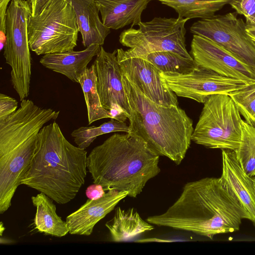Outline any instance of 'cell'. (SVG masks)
Listing matches in <instances>:
<instances>
[{"label": "cell", "mask_w": 255, "mask_h": 255, "mask_svg": "<svg viewBox=\"0 0 255 255\" xmlns=\"http://www.w3.org/2000/svg\"><path fill=\"white\" fill-rule=\"evenodd\" d=\"M242 121L228 94L212 95L204 103L191 140L207 148L235 151L241 141Z\"/></svg>", "instance_id": "8992f818"}, {"label": "cell", "mask_w": 255, "mask_h": 255, "mask_svg": "<svg viewBox=\"0 0 255 255\" xmlns=\"http://www.w3.org/2000/svg\"><path fill=\"white\" fill-rule=\"evenodd\" d=\"M124 51L118 49L117 53L122 74L150 100L160 105L178 106L177 96L164 81L161 72L147 60L128 57Z\"/></svg>", "instance_id": "8fae6325"}, {"label": "cell", "mask_w": 255, "mask_h": 255, "mask_svg": "<svg viewBox=\"0 0 255 255\" xmlns=\"http://www.w3.org/2000/svg\"><path fill=\"white\" fill-rule=\"evenodd\" d=\"M237 158L244 172L255 176V127L242 121V135L239 147L235 151Z\"/></svg>", "instance_id": "d4e9b609"}, {"label": "cell", "mask_w": 255, "mask_h": 255, "mask_svg": "<svg viewBox=\"0 0 255 255\" xmlns=\"http://www.w3.org/2000/svg\"><path fill=\"white\" fill-rule=\"evenodd\" d=\"M229 4L245 17L246 24H255V0H232Z\"/></svg>", "instance_id": "4316f807"}, {"label": "cell", "mask_w": 255, "mask_h": 255, "mask_svg": "<svg viewBox=\"0 0 255 255\" xmlns=\"http://www.w3.org/2000/svg\"><path fill=\"white\" fill-rule=\"evenodd\" d=\"M117 50L106 51L101 46L94 61L97 87L103 108L109 111L116 104L128 114L129 108L122 82V72L117 57ZM128 117V118H129Z\"/></svg>", "instance_id": "4fadbf2b"}, {"label": "cell", "mask_w": 255, "mask_h": 255, "mask_svg": "<svg viewBox=\"0 0 255 255\" xmlns=\"http://www.w3.org/2000/svg\"><path fill=\"white\" fill-rule=\"evenodd\" d=\"M129 130V126L126 123L111 119L110 121L104 123L98 127H81L74 130L71 135L77 146L86 149L98 136L117 131L128 133Z\"/></svg>", "instance_id": "cb8c5ba5"}, {"label": "cell", "mask_w": 255, "mask_h": 255, "mask_svg": "<svg viewBox=\"0 0 255 255\" xmlns=\"http://www.w3.org/2000/svg\"><path fill=\"white\" fill-rule=\"evenodd\" d=\"M102 185L94 183L87 188L86 195L88 199L96 200L103 197L106 193Z\"/></svg>", "instance_id": "f546056e"}, {"label": "cell", "mask_w": 255, "mask_h": 255, "mask_svg": "<svg viewBox=\"0 0 255 255\" xmlns=\"http://www.w3.org/2000/svg\"><path fill=\"white\" fill-rule=\"evenodd\" d=\"M178 13V17L188 19L213 17L216 13L232 0H157Z\"/></svg>", "instance_id": "44dd1931"}, {"label": "cell", "mask_w": 255, "mask_h": 255, "mask_svg": "<svg viewBox=\"0 0 255 255\" xmlns=\"http://www.w3.org/2000/svg\"><path fill=\"white\" fill-rule=\"evenodd\" d=\"M76 14L79 32L82 43L87 47L92 44H104L111 29L100 20L99 9L95 0H67Z\"/></svg>", "instance_id": "ac0fdd59"}, {"label": "cell", "mask_w": 255, "mask_h": 255, "mask_svg": "<svg viewBox=\"0 0 255 255\" xmlns=\"http://www.w3.org/2000/svg\"><path fill=\"white\" fill-rule=\"evenodd\" d=\"M128 196L127 192L110 190L100 198L88 199L77 210L66 217L69 233L72 235L90 236L96 224Z\"/></svg>", "instance_id": "9a60e30c"}, {"label": "cell", "mask_w": 255, "mask_h": 255, "mask_svg": "<svg viewBox=\"0 0 255 255\" xmlns=\"http://www.w3.org/2000/svg\"><path fill=\"white\" fill-rule=\"evenodd\" d=\"M222 160L221 185L248 213L255 226V179L244 172L234 151L222 149Z\"/></svg>", "instance_id": "5bb4252c"}, {"label": "cell", "mask_w": 255, "mask_h": 255, "mask_svg": "<svg viewBox=\"0 0 255 255\" xmlns=\"http://www.w3.org/2000/svg\"><path fill=\"white\" fill-rule=\"evenodd\" d=\"M161 76L177 96L203 104L212 95L229 94L249 84L198 65L186 74L172 75L161 72Z\"/></svg>", "instance_id": "30bf717a"}, {"label": "cell", "mask_w": 255, "mask_h": 255, "mask_svg": "<svg viewBox=\"0 0 255 255\" xmlns=\"http://www.w3.org/2000/svg\"><path fill=\"white\" fill-rule=\"evenodd\" d=\"M103 24L119 29L141 22V14L151 0H95Z\"/></svg>", "instance_id": "e0dca14e"}, {"label": "cell", "mask_w": 255, "mask_h": 255, "mask_svg": "<svg viewBox=\"0 0 255 255\" xmlns=\"http://www.w3.org/2000/svg\"><path fill=\"white\" fill-rule=\"evenodd\" d=\"M228 95L245 121L255 127V83L248 84Z\"/></svg>", "instance_id": "484cf974"}, {"label": "cell", "mask_w": 255, "mask_h": 255, "mask_svg": "<svg viewBox=\"0 0 255 255\" xmlns=\"http://www.w3.org/2000/svg\"><path fill=\"white\" fill-rule=\"evenodd\" d=\"M109 111L111 119L124 122L128 119V114L119 105H113Z\"/></svg>", "instance_id": "4dcf8cb0"}, {"label": "cell", "mask_w": 255, "mask_h": 255, "mask_svg": "<svg viewBox=\"0 0 255 255\" xmlns=\"http://www.w3.org/2000/svg\"><path fill=\"white\" fill-rule=\"evenodd\" d=\"M87 156L85 149L72 144L53 122L40 130L21 184L44 193L58 204L68 203L85 183Z\"/></svg>", "instance_id": "7a4b0ae2"}, {"label": "cell", "mask_w": 255, "mask_h": 255, "mask_svg": "<svg viewBox=\"0 0 255 255\" xmlns=\"http://www.w3.org/2000/svg\"><path fill=\"white\" fill-rule=\"evenodd\" d=\"M246 30L249 37L255 44V24H246Z\"/></svg>", "instance_id": "d6a6232c"}, {"label": "cell", "mask_w": 255, "mask_h": 255, "mask_svg": "<svg viewBox=\"0 0 255 255\" xmlns=\"http://www.w3.org/2000/svg\"><path fill=\"white\" fill-rule=\"evenodd\" d=\"M159 158L141 138L128 133H115L91 150L87 169L93 183L105 191L127 192L135 198L160 172Z\"/></svg>", "instance_id": "3957f363"}, {"label": "cell", "mask_w": 255, "mask_h": 255, "mask_svg": "<svg viewBox=\"0 0 255 255\" xmlns=\"http://www.w3.org/2000/svg\"><path fill=\"white\" fill-rule=\"evenodd\" d=\"M236 12L201 19L190 27L192 33L218 43L255 73V44L246 30V23Z\"/></svg>", "instance_id": "9c48e42d"}, {"label": "cell", "mask_w": 255, "mask_h": 255, "mask_svg": "<svg viewBox=\"0 0 255 255\" xmlns=\"http://www.w3.org/2000/svg\"><path fill=\"white\" fill-rule=\"evenodd\" d=\"M18 102L5 94H0V121L13 114L17 109Z\"/></svg>", "instance_id": "83f0119b"}, {"label": "cell", "mask_w": 255, "mask_h": 255, "mask_svg": "<svg viewBox=\"0 0 255 255\" xmlns=\"http://www.w3.org/2000/svg\"><path fill=\"white\" fill-rule=\"evenodd\" d=\"M248 213L222 186L219 178L188 182L180 197L164 213L149 216L148 223L191 232L212 239L240 229Z\"/></svg>", "instance_id": "6da1fadb"}, {"label": "cell", "mask_w": 255, "mask_h": 255, "mask_svg": "<svg viewBox=\"0 0 255 255\" xmlns=\"http://www.w3.org/2000/svg\"><path fill=\"white\" fill-rule=\"evenodd\" d=\"M122 82L129 111L128 133L144 140L158 155L180 164L191 144V119L178 106L150 100L123 74Z\"/></svg>", "instance_id": "277c9868"}, {"label": "cell", "mask_w": 255, "mask_h": 255, "mask_svg": "<svg viewBox=\"0 0 255 255\" xmlns=\"http://www.w3.org/2000/svg\"><path fill=\"white\" fill-rule=\"evenodd\" d=\"M140 57L150 62L162 73L168 75L186 74L197 66L193 58H185L169 51H156Z\"/></svg>", "instance_id": "603a6c76"}, {"label": "cell", "mask_w": 255, "mask_h": 255, "mask_svg": "<svg viewBox=\"0 0 255 255\" xmlns=\"http://www.w3.org/2000/svg\"><path fill=\"white\" fill-rule=\"evenodd\" d=\"M31 201L36 208L33 220L35 229L46 235L56 237L65 236L69 233L67 223L57 215L52 199L40 192L32 196Z\"/></svg>", "instance_id": "ffe728a7"}, {"label": "cell", "mask_w": 255, "mask_h": 255, "mask_svg": "<svg viewBox=\"0 0 255 255\" xmlns=\"http://www.w3.org/2000/svg\"><path fill=\"white\" fill-rule=\"evenodd\" d=\"M31 15L27 0H11L6 13L3 56L11 67V82L21 101L29 94L31 58L28 22Z\"/></svg>", "instance_id": "52a82bcc"}, {"label": "cell", "mask_w": 255, "mask_h": 255, "mask_svg": "<svg viewBox=\"0 0 255 255\" xmlns=\"http://www.w3.org/2000/svg\"><path fill=\"white\" fill-rule=\"evenodd\" d=\"M11 0H0V50L3 48L5 42V19L8 4Z\"/></svg>", "instance_id": "f1b7e54d"}, {"label": "cell", "mask_w": 255, "mask_h": 255, "mask_svg": "<svg viewBox=\"0 0 255 255\" xmlns=\"http://www.w3.org/2000/svg\"><path fill=\"white\" fill-rule=\"evenodd\" d=\"M111 239L115 242L128 241L141 234L154 229L151 224L144 221L133 208L127 210L118 207L113 218L106 224Z\"/></svg>", "instance_id": "d6986e66"}, {"label": "cell", "mask_w": 255, "mask_h": 255, "mask_svg": "<svg viewBox=\"0 0 255 255\" xmlns=\"http://www.w3.org/2000/svg\"><path fill=\"white\" fill-rule=\"evenodd\" d=\"M30 5L31 16H36L49 4L52 0H27Z\"/></svg>", "instance_id": "1f68e13d"}, {"label": "cell", "mask_w": 255, "mask_h": 255, "mask_svg": "<svg viewBox=\"0 0 255 255\" xmlns=\"http://www.w3.org/2000/svg\"><path fill=\"white\" fill-rule=\"evenodd\" d=\"M80 84L87 106L89 125L98 120L111 118L109 111L102 106L99 95L94 65L87 68L80 77Z\"/></svg>", "instance_id": "7402d4cb"}, {"label": "cell", "mask_w": 255, "mask_h": 255, "mask_svg": "<svg viewBox=\"0 0 255 255\" xmlns=\"http://www.w3.org/2000/svg\"><path fill=\"white\" fill-rule=\"evenodd\" d=\"M5 230V228L3 226V223L2 222H0V235L1 236L2 235V233L3 231Z\"/></svg>", "instance_id": "836d02e7"}, {"label": "cell", "mask_w": 255, "mask_h": 255, "mask_svg": "<svg viewBox=\"0 0 255 255\" xmlns=\"http://www.w3.org/2000/svg\"><path fill=\"white\" fill-rule=\"evenodd\" d=\"M254 179H255V176L254 177H253Z\"/></svg>", "instance_id": "e575fe53"}, {"label": "cell", "mask_w": 255, "mask_h": 255, "mask_svg": "<svg viewBox=\"0 0 255 255\" xmlns=\"http://www.w3.org/2000/svg\"><path fill=\"white\" fill-rule=\"evenodd\" d=\"M78 32L75 11L67 0H52L28 20L30 49L37 55L73 50Z\"/></svg>", "instance_id": "5b68a950"}, {"label": "cell", "mask_w": 255, "mask_h": 255, "mask_svg": "<svg viewBox=\"0 0 255 255\" xmlns=\"http://www.w3.org/2000/svg\"><path fill=\"white\" fill-rule=\"evenodd\" d=\"M101 45L92 44L81 51L74 50L44 55L40 63L45 67L65 75L78 83L94 56L100 52Z\"/></svg>", "instance_id": "2e32d148"}, {"label": "cell", "mask_w": 255, "mask_h": 255, "mask_svg": "<svg viewBox=\"0 0 255 255\" xmlns=\"http://www.w3.org/2000/svg\"><path fill=\"white\" fill-rule=\"evenodd\" d=\"M190 53L198 65L220 75L248 84L255 83V73L247 65L218 43L194 34Z\"/></svg>", "instance_id": "7c38bea8"}, {"label": "cell", "mask_w": 255, "mask_h": 255, "mask_svg": "<svg viewBox=\"0 0 255 255\" xmlns=\"http://www.w3.org/2000/svg\"><path fill=\"white\" fill-rule=\"evenodd\" d=\"M187 18L156 17L150 21L141 22L138 28L132 27L120 34V42L130 48L124 50L129 57H140L160 51H172L185 58H191L185 44Z\"/></svg>", "instance_id": "ba28073f"}]
</instances>
